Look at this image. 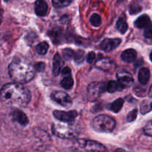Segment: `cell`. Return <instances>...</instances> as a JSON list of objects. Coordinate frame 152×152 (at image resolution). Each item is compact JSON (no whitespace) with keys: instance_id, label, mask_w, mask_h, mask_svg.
Listing matches in <instances>:
<instances>
[{"instance_id":"5","label":"cell","mask_w":152,"mask_h":152,"mask_svg":"<svg viewBox=\"0 0 152 152\" xmlns=\"http://www.w3.org/2000/svg\"><path fill=\"white\" fill-rule=\"evenodd\" d=\"M106 90V84L100 82H93L87 88L88 98L90 100H95L99 98Z\"/></svg>"},{"instance_id":"27","label":"cell","mask_w":152,"mask_h":152,"mask_svg":"<svg viewBox=\"0 0 152 152\" xmlns=\"http://www.w3.org/2000/svg\"><path fill=\"white\" fill-rule=\"evenodd\" d=\"M143 132L145 135L152 137V120H151L150 122H148V123L146 124V126L144 127Z\"/></svg>"},{"instance_id":"3","label":"cell","mask_w":152,"mask_h":152,"mask_svg":"<svg viewBox=\"0 0 152 152\" xmlns=\"http://www.w3.org/2000/svg\"><path fill=\"white\" fill-rule=\"evenodd\" d=\"M116 122L112 117L105 114H101L95 117L92 122V127L96 132L109 133L115 128Z\"/></svg>"},{"instance_id":"16","label":"cell","mask_w":152,"mask_h":152,"mask_svg":"<svg viewBox=\"0 0 152 152\" xmlns=\"http://www.w3.org/2000/svg\"><path fill=\"white\" fill-rule=\"evenodd\" d=\"M137 57V52L134 49H127L124 50L121 54V58L124 62H132Z\"/></svg>"},{"instance_id":"15","label":"cell","mask_w":152,"mask_h":152,"mask_svg":"<svg viewBox=\"0 0 152 152\" xmlns=\"http://www.w3.org/2000/svg\"><path fill=\"white\" fill-rule=\"evenodd\" d=\"M151 24V19L146 14H143L140 16L134 22V25L137 28H145Z\"/></svg>"},{"instance_id":"37","label":"cell","mask_w":152,"mask_h":152,"mask_svg":"<svg viewBox=\"0 0 152 152\" xmlns=\"http://www.w3.org/2000/svg\"><path fill=\"white\" fill-rule=\"evenodd\" d=\"M150 59H151V61L152 62V51H151V53H150Z\"/></svg>"},{"instance_id":"28","label":"cell","mask_w":152,"mask_h":152,"mask_svg":"<svg viewBox=\"0 0 152 152\" xmlns=\"http://www.w3.org/2000/svg\"><path fill=\"white\" fill-rule=\"evenodd\" d=\"M140 10H141V6L136 3V4H132V5L130 6V10H129V12H130L131 14H136V13H139Z\"/></svg>"},{"instance_id":"1","label":"cell","mask_w":152,"mask_h":152,"mask_svg":"<svg viewBox=\"0 0 152 152\" xmlns=\"http://www.w3.org/2000/svg\"><path fill=\"white\" fill-rule=\"evenodd\" d=\"M31 98V92L22 83H7L0 90L1 102L8 106L25 107L30 102Z\"/></svg>"},{"instance_id":"2","label":"cell","mask_w":152,"mask_h":152,"mask_svg":"<svg viewBox=\"0 0 152 152\" xmlns=\"http://www.w3.org/2000/svg\"><path fill=\"white\" fill-rule=\"evenodd\" d=\"M34 65L26 58L16 56L8 66V73L12 80L16 83H27L32 80L35 76Z\"/></svg>"},{"instance_id":"11","label":"cell","mask_w":152,"mask_h":152,"mask_svg":"<svg viewBox=\"0 0 152 152\" xmlns=\"http://www.w3.org/2000/svg\"><path fill=\"white\" fill-rule=\"evenodd\" d=\"M95 66L102 71H114L116 65L114 62H113L109 58H102L96 61V62L95 63Z\"/></svg>"},{"instance_id":"4","label":"cell","mask_w":152,"mask_h":152,"mask_svg":"<svg viewBox=\"0 0 152 152\" xmlns=\"http://www.w3.org/2000/svg\"><path fill=\"white\" fill-rule=\"evenodd\" d=\"M52 132L55 136L62 139H72L78 134L77 129L69 125L55 123L52 126Z\"/></svg>"},{"instance_id":"35","label":"cell","mask_w":152,"mask_h":152,"mask_svg":"<svg viewBox=\"0 0 152 152\" xmlns=\"http://www.w3.org/2000/svg\"><path fill=\"white\" fill-rule=\"evenodd\" d=\"M148 42L149 43V44L152 45V38L151 39H148Z\"/></svg>"},{"instance_id":"8","label":"cell","mask_w":152,"mask_h":152,"mask_svg":"<svg viewBox=\"0 0 152 152\" xmlns=\"http://www.w3.org/2000/svg\"><path fill=\"white\" fill-rule=\"evenodd\" d=\"M78 145L80 148H85L87 151H105L106 148L103 145L99 142L93 140H79Z\"/></svg>"},{"instance_id":"36","label":"cell","mask_w":152,"mask_h":152,"mask_svg":"<svg viewBox=\"0 0 152 152\" xmlns=\"http://www.w3.org/2000/svg\"><path fill=\"white\" fill-rule=\"evenodd\" d=\"M1 17H2V16H1V11L0 10V25H1Z\"/></svg>"},{"instance_id":"14","label":"cell","mask_w":152,"mask_h":152,"mask_svg":"<svg viewBox=\"0 0 152 152\" xmlns=\"http://www.w3.org/2000/svg\"><path fill=\"white\" fill-rule=\"evenodd\" d=\"M63 65V60L59 53H56L53 59V74L55 77L58 76L60 73L62 67Z\"/></svg>"},{"instance_id":"32","label":"cell","mask_w":152,"mask_h":152,"mask_svg":"<svg viewBox=\"0 0 152 152\" xmlns=\"http://www.w3.org/2000/svg\"><path fill=\"white\" fill-rule=\"evenodd\" d=\"M95 58H96V54H95L94 52L91 51L87 56V62L88 63H92L94 61Z\"/></svg>"},{"instance_id":"6","label":"cell","mask_w":152,"mask_h":152,"mask_svg":"<svg viewBox=\"0 0 152 152\" xmlns=\"http://www.w3.org/2000/svg\"><path fill=\"white\" fill-rule=\"evenodd\" d=\"M50 97L56 103L65 108H68L72 105L71 96L63 91H53L50 94Z\"/></svg>"},{"instance_id":"29","label":"cell","mask_w":152,"mask_h":152,"mask_svg":"<svg viewBox=\"0 0 152 152\" xmlns=\"http://www.w3.org/2000/svg\"><path fill=\"white\" fill-rule=\"evenodd\" d=\"M137 109L134 108V110H132L127 116V121L128 122H132L137 118Z\"/></svg>"},{"instance_id":"34","label":"cell","mask_w":152,"mask_h":152,"mask_svg":"<svg viewBox=\"0 0 152 152\" xmlns=\"http://www.w3.org/2000/svg\"><path fill=\"white\" fill-rule=\"evenodd\" d=\"M148 96H149L150 97H152V85L151 87H150L149 91H148Z\"/></svg>"},{"instance_id":"33","label":"cell","mask_w":152,"mask_h":152,"mask_svg":"<svg viewBox=\"0 0 152 152\" xmlns=\"http://www.w3.org/2000/svg\"><path fill=\"white\" fill-rule=\"evenodd\" d=\"M62 74H63V75L66 76L70 75V74H71V69H70L69 67H65V68L62 70Z\"/></svg>"},{"instance_id":"26","label":"cell","mask_w":152,"mask_h":152,"mask_svg":"<svg viewBox=\"0 0 152 152\" xmlns=\"http://www.w3.org/2000/svg\"><path fill=\"white\" fill-rule=\"evenodd\" d=\"M74 61L77 63H81L85 59V52L83 50H78L74 55Z\"/></svg>"},{"instance_id":"7","label":"cell","mask_w":152,"mask_h":152,"mask_svg":"<svg viewBox=\"0 0 152 152\" xmlns=\"http://www.w3.org/2000/svg\"><path fill=\"white\" fill-rule=\"evenodd\" d=\"M53 116L55 117V118L59 120V121L64 122V123H73L74 122V120L77 118V112L74 110L70 111H53Z\"/></svg>"},{"instance_id":"22","label":"cell","mask_w":152,"mask_h":152,"mask_svg":"<svg viewBox=\"0 0 152 152\" xmlns=\"http://www.w3.org/2000/svg\"><path fill=\"white\" fill-rule=\"evenodd\" d=\"M106 91L111 94L114 93L117 91H120L118 83L116 81H113V80L108 82V83L106 84Z\"/></svg>"},{"instance_id":"20","label":"cell","mask_w":152,"mask_h":152,"mask_svg":"<svg viewBox=\"0 0 152 152\" xmlns=\"http://www.w3.org/2000/svg\"><path fill=\"white\" fill-rule=\"evenodd\" d=\"M49 48V45L46 42H42L39 43L37 45L36 50H37V53L40 55H44L47 53L48 50Z\"/></svg>"},{"instance_id":"31","label":"cell","mask_w":152,"mask_h":152,"mask_svg":"<svg viewBox=\"0 0 152 152\" xmlns=\"http://www.w3.org/2000/svg\"><path fill=\"white\" fill-rule=\"evenodd\" d=\"M34 67H35L36 71L40 72V71H44L45 68V65L44 62H38V63L34 65Z\"/></svg>"},{"instance_id":"12","label":"cell","mask_w":152,"mask_h":152,"mask_svg":"<svg viewBox=\"0 0 152 152\" xmlns=\"http://www.w3.org/2000/svg\"><path fill=\"white\" fill-rule=\"evenodd\" d=\"M35 13L39 16H45L48 13V5L45 0H37L34 4Z\"/></svg>"},{"instance_id":"21","label":"cell","mask_w":152,"mask_h":152,"mask_svg":"<svg viewBox=\"0 0 152 152\" xmlns=\"http://www.w3.org/2000/svg\"><path fill=\"white\" fill-rule=\"evenodd\" d=\"M72 0H52L53 7L56 8H62L67 7L71 3Z\"/></svg>"},{"instance_id":"23","label":"cell","mask_w":152,"mask_h":152,"mask_svg":"<svg viewBox=\"0 0 152 152\" xmlns=\"http://www.w3.org/2000/svg\"><path fill=\"white\" fill-rule=\"evenodd\" d=\"M61 86L63 88L68 90L71 89L74 86V80L71 77H66L61 82Z\"/></svg>"},{"instance_id":"13","label":"cell","mask_w":152,"mask_h":152,"mask_svg":"<svg viewBox=\"0 0 152 152\" xmlns=\"http://www.w3.org/2000/svg\"><path fill=\"white\" fill-rule=\"evenodd\" d=\"M12 117H13V120L17 122L22 126H25L29 123V120H28V117H27L26 114L24 112H22L20 110H15L12 113Z\"/></svg>"},{"instance_id":"30","label":"cell","mask_w":152,"mask_h":152,"mask_svg":"<svg viewBox=\"0 0 152 152\" xmlns=\"http://www.w3.org/2000/svg\"><path fill=\"white\" fill-rule=\"evenodd\" d=\"M144 37L145 39H151L152 38V25L150 24L148 26H147L145 28L144 31Z\"/></svg>"},{"instance_id":"9","label":"cell","mask_w":152,"mask_h":152,"mask_svg":"<svg viewBox=\"0 0 152 152\" xmlns=\"http://www.w3.org/2000/svg\"><path fill=\"white\" fill-rule=\"evenodd\" d=\"M117 83L120 91L130 87L134 83V79L129 73L126 71H120L117 74Z\"/></svg>"},{"instance_id":"24","label":"cell","mask_w":152,"mask_h":152,"mask_svg":"<svg viewBox=\"0 0 152 152\" xmlns=\"http://www.w3.org/2000/svg\"><path fill=\"white\" fill-rule=\"evenodd\" d=\"M90 22L93 26L94 27H99L102 24V19L99 15L94 13V14L91 15L90 17Z\"/></svg>"},{"instance_id":"25","label":"cell","mask_w":152,"mask_h":152,"mask_svg":"<svg viewBox=\"0 0 152 152\" xmlns=\"http://www.w3.org/2000/svg\"><path fill=\"white\" fill-rule=\"evenodd\" d=\"M62 55H63L64 59H66V60H70V59L74 57L75 53H74V50H72V49L65 48L62 51Z\"/></svg>"},{"instance_id":"38","label":"cell","mask_w":152,"mask_h":152,"mask_svg":"<svg viewBox=\"0 0 152 152\" xmlns=\"http://www.w3.org/2000/svg\"><path fill=\"white\" fill-rule=\"evenodd\" d=\"M4 1H8L9 0H4Z\"/></svg>"},{"instance_id":"17","label":"cell","mask_w":152,"mask_h":152,"mask_svg":"<svg viewBox=\"0 0 152 152\" xmlns=\"http://www.w3.org/2000/svg\"><path fill=\"white\" fill-rule=\"evenodd\" d=\"M150 79V71L147 68H142L140 70L138 80L141 84H146Z\"/></svg>"},{"instance_id":"10","label":"cell","mask_w":152,"mask_h":152,"mask_svg":"<svg viewBox=\"0 0 152 152\" xmlns=\"http://www.w3.org/2000/svg\"><path fill=\"white\" fill-rule=\"evenodd\" d=\"M121 39L119 38L105 39L99 45V48L106 52H110L117 48L121 43Z\"/></svg>"},{"instance_id":"19","label":"cell","mask_w":152,"mask_h":152,"mask_svg":"<svg viewBox=\"0 0 152 152\" xmlns=\"http://www.w3.org/2000/svg\"><path fill=\"white\" fill-rule=\"evenodd\" d=\"M117 28L119 31V32L121 34H125L127 31L129 26H128V23L126 22V19L123 18H120L117 22Z\"/></svg>"},{"instance_id":"18","label":"cell","mask_w":152,"mask_h":152,"mask_svg":"<svg viewBox=\"0 0 152 152\" xmlns=\"http://www.w3.org/2000/svg\"><path fill=\"white\" fill-rule=\"evenodd\" d=\"M123 104H124V99H122V98H119V99H116L114 102H113L111 104V105H110V109L112 111H114V112L117 113L123 108Z\"/></svg>"}]
</instances>
